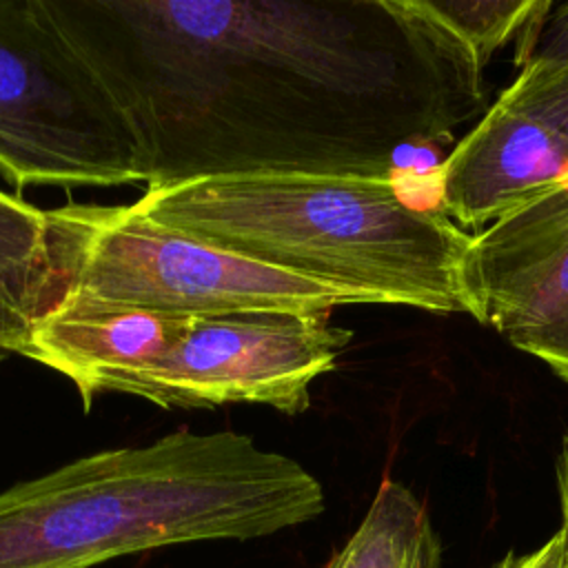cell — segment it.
<instances>
[{"label":"cell","instance_id":"obj_17","mask_svg":"<svg viewBox=\"0 0 568 568\" xmlns=\"http://www.w3.org/2000/svg\"><path fill=\"white\" fill-rule=\"evenodd\" d=\"M7 357H11V353H7V351L0 346V364H2Z\"/></svg>","mask_w":568,"mask_h":568},{"label":"cell","instance_id":"obj_10","mask_svg":"<svg viewBox=\"0 0 568 568\" xmlns=\"http://www.w3.org/2000/svg\"><path fill=\"white\" fill-rule=\"evenodd\" d=\"M64 295L47 209L0 191V346L18 355L31 326Z\"/></svg>","mask_w":568,"mask_h":568},{"label":"cell","instance_id":"obj_7","mask_svg":"<svg viewBox=\"0 0 568 568\" xmlns=\"http://www.w3.org/2000/svg\"><path fill=\"white\" fill-rule=\"evenodd\" d=\"M466 277L477 322L568 384V182L475 233Z\"/></svg>","mask_w":568,"mask_h":568},{"label":"cell","instance_id":"obj_3","mask_svg":"<svg viewBox=\"0 0 568 568\" xmlns=\"http://www.w3.org/2000/svg\"><path fill=\"white\" fill-rule=\"evenodd\" d=\"M133 206L213 246L308 277L353 304L477 320L473 233L410 204L388 175L253 173L144 189Z\"/></svg>","mask_w":568,"mask_h":568},{"label":"cell","instance_id":"obj_5","mask_svg":"<svg viewBox=\"0 0 568 568\" xmlns=\"http://www.w3.org/2000/svg\"><path fill=\"white\" fill-rule=\"evenodd\" d=\"M0 175L18 189L142 182L120 113L38 0H0Z\"/></svg>","mask_w":568,"mask_h":568},{"label":"cell","instance_id":"obj_4","mask_svg":"<svg viewBox=\"0 0 568 568\" xmlns=\"http://www.w3.org/2000/svg\"><path fill=\"white\" fill-rule=\"evenodd\" d=\"M47 215L67 293L166 315L353 304L331 286L164 226L133 204L69 202Z\"/></svg>","mask_w":568,"mask_h":568},{"label":"cell","instance_id":"obj_12","mask_svg":"<svg viewBox=\"0 0 568 568\" xmlns=\"http://www.w3.org/2000/svg\"><path fill=\"white\" fill-rule=\"evenodd\" d=\"M410 7L459 47L481 71L517 31L544 16L548 0H408Z\"/></svg>","mask_w":568,"mask_h":568},{"label":"cell","instance_id":"obj_13","mask_svg":"<svg viewBox=\"0 0 568 568\" xmlns=\"http://www.w3.org/2000/svg\"><path fill=\"white\" fill-rule=\"evenodd\" d=\"M501 95L546 124L568 146V67L555 71L521 69Z\"/></svg>","mask_w":568,"mask_h":568},{"label":"cell","instance_id":"obj_9","mask_svg":"<svg viewBox=\"0 0 568 568\" xmlns=\"http://www.w3.org/2000/svg\"><path fill=\"white\" fill-rule=\"evenodd\" d=\"M186 317L67 293L31 326L18 355L64 375L89 410L98 395H124L153 368L178 342Z\"/></svg>","mask_w":568,"mask_h":568},{"label":"cell","instance_id":"obj_1","mask_svg":"<svg viewBox=\"0 0 568 568\" xmlns=\"http://www.w3.org/2000/svg\"><path fill=\"white\" fill-rule=\"evenodd\" d=\"M120 113L146 189L386 175L481 71L408 0H38Z\"/></svg>","mask_w":568,"mask_h":568},{"label":"cell","instance_id":"obj_8","mask_svg":"<svg viewBox=\"0 0 568 568\" xmlns=\"http://www.w3.org/2000/svg\"><path fill=\"white\" fill-rule=\"evenodd\" d=\"M564 182L568 146L537 118L499 95L442 164V213L462 231L479 233Z\"/></svg>","mask_w":568,"mask_h":568},{"label":"cell","instance_id":"obj_14","mask_svg":"<svg viewBox=\"0 0 568 568\" xmlns=\"http://www.w3.org/2000/svg\"><path fill=\"white\" fill-rule=\"evenodd\" d=\"M521 69L555 71L568 67V2L555 4L524 29Z\"/></svg>","mask_w":568,"mask_h":568},{"label":"cell","instance_id":"obj_16","mask_svg":"<svg viewBox=\"0 0 568 568\" xmlns=\"http://www.w3.org/2000/svg\"><path fill=\"white\" fill-rule=\"evenodd\" d=\"M557 493L561 510V535L568 546V435L561 439V450L557 455Z\"/></svg>","mask_w":568,"mask_h":568},{"label":"cell","instance_id":"obj_15","mask_svg":"<svg viewBox=\"0 0 568 568\" xmlns=\"http://www.w3.org/2000/svg\"><path fill=\"white\" fill-rule=\"evenodd\" d=\"M490 568H568V546L561 530L530 552H506Z\"/></svg>","mask_w":568,"mask_h":568},{"label":"cell","instance_id":"obj_2","mask_svg":"<svg viewBox=\"0 0 568 568\" xmlns=\"http://www.w3.org/2000/svg\"><path fill=\"white\" fill-rule=\"evenodd\" d=\"M322 484L253 437L173 430L78 457L0 493V568H93L195 541H248L313 521Z\"/></svg>","mask_w":568,"mask_h":568},{"label":"cell","instance_id":"obj_6","mask_svg":"<svg viewBox=\"0 0 568 568\" xmlns=\"http://www.w3.org/2000/svg\"><path fill=\"white\" fill-rule=\"evenodd\" d=\"M351 337L331 311L189 315L173 348L124 395L166 410L264 404L302 415L313 382L335 368Z\"/></svg>","mask_w":568,"mask_h":568},{"label":"cell","instance_id":"obj_11","mask_svg":"<svg viewBox=\"0 0 568 568\" xmlns=\"http://www.w3.org/2000/svg\"><path fill=\"white\" fill-rule=\"evenodd\" d=\"M324 568H442V541L415 493L384 479L355 532Z\"/></svg>","mask_w":568,"mask_h":568}]
</instances>
